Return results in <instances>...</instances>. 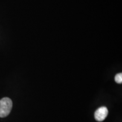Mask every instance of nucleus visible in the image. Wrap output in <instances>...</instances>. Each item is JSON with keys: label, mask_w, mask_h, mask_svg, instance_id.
<instances>
[{"label": "nucleus", "mask_w": 122, "mask_h": 122, "mask_svg": "<svg viewBox=\"0 0 122 122\" xmlns=\"http://www.w3.org/2000/svg\"><path fill=\"white\" fill-rule=\"evenodd\" d=\"M108 115V110L106 107L102 106L98 108L94 112V118L98 122H102Z\"/></svg>", "instance_id": "2"}, {"label": "nucleus", "mask_w": 122, "mask_h": 122, "mask_svg": "<svg viewBox=\"0 0 122 122\" xmlns=\"http://www.w3.org/2000/svg\"><path fill=\"white\" fill-rule=\"evenodd\" d=\"M115 81L116 83L118 84L122 83V73H119L117 74L115 76Z\"/></svg>", "instance_id": "3"}, {"label": "nucleus", "mask_w": 122, "mask_h": 122, "mask_svg": "<svg viewBox=\"0 0 122 122\" xmlns=\"http://www.w3.org/2000/svg\"><path fill=\"white\" fill-rule=\"evenodd\" d=\"M13 107V102L10 98L5 97L0 100V117L4 118L10 113Z\"/></svg>", "instance_id": "1"}]
</instances>
